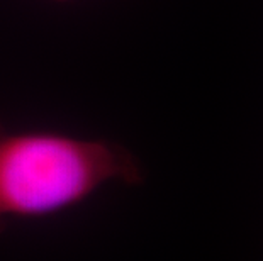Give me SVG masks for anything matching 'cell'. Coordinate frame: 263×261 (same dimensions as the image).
I'll return each instance as SVG.
<instances>
[{
	"mask_svg": "<svg viewBox=\"0 0 263 261\" xmlns=\"http://www.w3.org/2000/svg\"><path fill=\"white\" fill-rule=\"evenodd\" d=\"M114 182H144L139 159L122 144L54 131H9L0 121V234L12 220L77 207Z\"/></svg>",
	"mask_w": 263,
	"mask_h": 261,
	"instance_id": "6da1fadb",
	"label": "cell"
},
{
	"mask_svg": "<svg viewBox=\"0 0 263 261\" xmlns=\"http://www.w3.org/2000/svg\"><path fill=\"white\" fill-rule=\"evenodd\" d=\"M54 2H66V0H54Z\"/></svg>",
	"mask_w": 263,
	"mask_h": 261,
	"instance_id": "7a4b0ae2",
	"label": "cell"
}]
</instances>
